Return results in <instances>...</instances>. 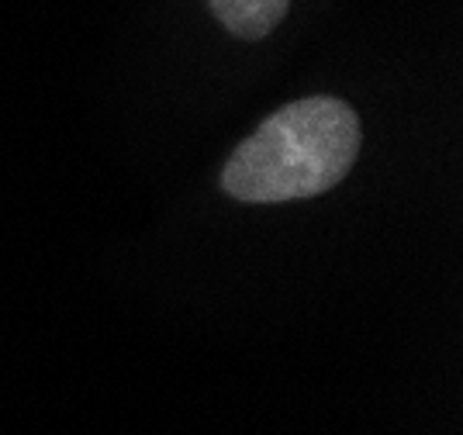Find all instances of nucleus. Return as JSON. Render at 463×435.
<instances>
[{
    "mask_svg": "<svg viewBox=\"0 0 463 435\" xmlns=\"http://www.w3.org/2000/svg\"><path fill=\"white\" fill-rule=\"evenodd\" d=\"M360 152V121L335 97H305L273 111L229 156L222 187L235 201L277 204L332 190Z\"/></svg>",
    "mask_w": 463,
    "mask_h": 435,
    "instance_id": "f257e3e1",
    "label": "nucleus"
},
{
    "mask_svg": "<svg viewBox=\"0 0 463 435\" xmlns=\"http://www.w3.org/2000/svg\"><path fill=\"white\" fill-rule=\"evenodd\" d=\"M214 18L239 38H263L288 14L290 0H208Z\"/></svg>",
    "mask_w": 463,
    "mask_h": 435,
    "instance_id": "f03ea898",
    "label": "nucleus"
}]
</instances>
